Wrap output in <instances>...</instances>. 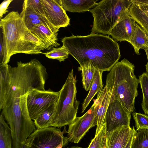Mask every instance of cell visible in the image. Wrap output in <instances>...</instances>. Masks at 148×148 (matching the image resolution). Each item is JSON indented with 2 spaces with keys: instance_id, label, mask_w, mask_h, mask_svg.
Returning <instances> with one entry per match:
<instances>
[{
  "instance_id": "obj_8",
  "label": "cell",
  "mask_w": 148,
  "mask_h": 148,
  "mask_svg": "<svg viewBox=\"0 0 148 148\" xmlns=\"http://www.w3.org/2000/svg\"><path fill=\"white\" fill-rule=\"evenodd\" d=\"M64 132L52 126L36 129L27 138L23 148H63L69 142L63 135Z\"/></svg>"
},
{
  "instance_id": "obj_29",
  "label": "cell",
  "mask_w": 148,
  "mask_h": 148,
  "mask_svg": "<svg viewBox=\"0 0 148 148\" xmlns=\"http://www.w3.org/2000/svg\"><path fill=\"white\" fill-rule=\"evenodd\" d=\"M133 119L135 123L136 130L143 128L148 127V115L137 112L132 114Z\"/></svg>"
},
{
  "instance_id": "obj_13",
  "label": "cell",
  "mask_w": 148,
  "mask_h": 148,
  "mask_svg": "<svg viewBox=\"0 0 148 148\" xmlns=\"http://www.w3.org/2000/svg\"><path fill=\"white\" fill-rule=\"evenodd\" d=\"M135 23L131 17L122 20L116 24L109 35L115 41L128 42L133 35Z\"/></svg>"
},
{
  "instance_id": "obj_36",
  "label": "cell",
  "mask_w": 148,
  "mask_h": 148,
  "mask_svg": "<svg viewBox=\"0 0 148 148\" xmlns=\"http://www.w3.org/2000/svg\"><path fill=\"white\" fill-rule=\"evenodd\" d=\"M143 49L145 50L147 56V62H148V46L145 47L144 48H143Z\"/></svg>"
},
{
  "instance_id": "obj_16",
  "label": "cell",
  "mask_w": 148,
  "mask_h": 148,
  "mask_svg": "<svg viewBox=\"0 0 148 148\" xmlns=\"http://www.w3.org/2000/svg\"><path fill=\"white\" fill-rule=\"evenodd\" d=\"M129 9L130 16L148 34V5L132 0Z\"/></svg>"
},
{
  "instance_id": "obj_17",
  "label": "cell",
  "mask_w": 148,
  "mask_h": 148,
  "mask_svg": "<svg viewBox=\"0 0 148 148\" xmlns=\"http://www.w3.org/2000/svg\"><path fill=\"white\" fill-rule=\"evenodd\" d=\"M97 0H61L62 6L66 11L81 12L89 11L95 6Z\"/></svg>"
},
{
  "instance_id": "obj_15",
  "label": "cell",
  "mask_w": 148,
  "mask_h": 148,
  "mask_svg": "<svg viewBox=\"0 0 148 148\" xmlns=\"http://www.w3.org/2000/svg\"><path fill=\"white\" fill-rule=\"evenodd\" d=\"M34 35L42 41L49 50L53 47L60 45L58 42V33H54L48 27L41 24L34 26L29 30Z\"/></svg>"
},
{
  "instance_id": "obj_9",
  "label": "cell",
  "mask_w": 148,
  "mask_h": 148,
  "mask_svg": "<svg viewBox=\"0 0 148 148\" xmlns=\"http://www.w3.org/2000/svg\"><path fill=\"white\" fill-rule=\"evenodd\" d=\"M96 99L89 110L83 116L75 118L69 125L67 131L69 141L77 143L91 128L97 125V112L101 97V90L97 93Z\"/></svg>"
},
{
  "instance_id": "obj_37",
  "label": "cell",
  "mask_w": 148,
  "mask_h": 148,
  "mask_svg": "<svg viewBox=\"0 0 148 148\" xmlns=\"http://www.w3.org/2000/svg\"><path fill=\"white\" fill-rule=\"evenodd\" d=\"M146 72L148 74V62L145 65Z\"/></svg>"
},
{
  "instance_id": "obj_3",
  "label": "cell",
  "mask_w": 148,
  "mask_h": 148,
  "mask_svg": "<svg viewBox=\"0 0 148 148\" xmlns=\"http://www.w3.org/2000/svg\"><path fill=\"white\" fill-rule=\"evenodd\" d=\"M135 66L124 58L118 62L107 74L106 85L111 93V98L119 101L124 108L132 113L135 109L136 97L139 83L134 75Z\"/></svg>"
},
{
  "instance_id": "obj_5",
  "label": "cell",
  "mask_w": 148,
  "mask_h": 148,
  "mask_svg": "<svg viewBox=\"0 0 148 148\" xmlns=\"http://www.w3.org/2000/svg\"><path fill=\"white\" fill-rule=\"evenodd\" d=\"M132 0H102L89 11L93 18L91 34L109 35L120 21L131 17Z\"/></svg>"
},
{
  "instance_id": "obj_20",
  "label": "cell",
  "mask_w": 148,
  "mask_h": 148,
  "mask_svg": "<svg viewBox=\"0 0 148 148\" xmlns=\"http://www.w3.org/2000/svg\"><path fill=\"white\" fill-rule=\"evenodd\" d=\"M103 72L97 70L95 71L91 86L82 105V112H84L95 95L103 88L102 77Z\"/></svg>"
},
{
  "instance_id": "obj_33",
  "label": "cell",
  "mask_w": 148,
  "mask_h": 148,
  "mask_svg": "<svg viewBox=\"0 0 148 148\" xmlns=\"http://www.w3.org/2000/svg\"><path fill=\"white\" fill-rule=\"evenodd\" d=\"M4 46L3 43V36L1 35L0 41V63L2 61L4 54Z\"/></svg>"
},
{
  "instance_id": "obj_4",
  "label": "cell",
  "mask_w": 148,
  "mask_h": 148,
  "mask_svg": "<svg viewBox=\"0 0 148 148\" xmlns=\"http://www.w3.org/2000/svg\"><path fill=\"white\" fill-rule=\"evenodd\" d=\"M27 95V93L13 99L1 109L10 128L12 148H23L27 138L36 130L28 110Z\"/></svg>"
},
{
  "instance_id": "obj_22",
  "label": "cell",
  "mask_w": 148,
  "mask_h": 148,
  "mask_svg": "<svg viewBox=\"0 0 148 148\" xmlns=\"http://www.w3.org/2000/svg\"><path fill=\"white\" fill-rule=\"evenodd\" d=\"M56 104V103L52 105L34 120L37 129L50 126L55 112Z\"/></svg>"
},
{
  "instance_id": "obj_19",
  "label": "cell",
  "mask_w": 148,
  "mask_h": 148,
  "mask_svg": "<svg viewBox=\"0 0 148 148\" xmlns=\"http://www.w3.org/2000/svg\"><path fill=\"white\" fill-rule=\"evenodd\" d=\"M128 42L133 47L135 53L139 55V50L148 46V34L136 22L133 35Z\"/></svg>"
},
{
  "instance_id": "obj_31",
  "label": "cell",
  "mask_w": 148,
  "mask_h": 148,
  "mask_svg": "<svg viewBox=\"0 0 148 148\" xmlns=\"http://www.w3.org/2000/svg\"><path fill=\"white\" fill-rule=\"evenodd\" d=\"M27 6L36 12L45 16L41 0H25Z\"/></svg>"
},
{
  "instance_id": "obj_14",
  "label": "cell",
  "mask_w": 148,
  "mask_h": 148,
  "mask_svg": "<svg viewBox=\"0 0 148 148\" xmlns=\"http://www.w3.org/2000/svg\"><path fill=\"white\" fill-rule=\"evenodd\" d=\"M132 131V128L130 126H124L107 133L108 148H125Z\"/></svg>"
},
{
  "instance_id": "obj_24",
  "label": "cell",
  "mask_w": 148,
  "mask_h": 148,
  "mask_svg": "<svg viewBox=\"0 0 148 148\" xmlns=\"http://www.w3.org/2000/svg\"><path fill=\"white\" fill-rule=\"evenodd\" d=\"M131 148H148V127L135 130Z\"/></svg>"
},
{
  "instance_id": "obj_11",
  "label": "cell",
  "mask_w": 148,
  "mask_h": 148,
  "mask_svg": "<svg viewBox=\"0 0 148 148\" xmlns=\"http://www.w3.org/2000/svg\"><path fill=\"white\" fill-rule=\"evenodd\" d=\"M131 114L119 101L110 98L104 122L107 133L111 132L120 127L130 126Z\"/></svg>"
},
{
  "instance_id": "obj_10",
  "label": "cell",
  "mask_w": 148,
  "mask_h": 148,
  "mask_svg": "<svg viewBox=\"0 0 148 148\" xmlns=\"http://www.w3.org/2000/svg\"><path fill=\"white\" fill-rule=\"evenodd\" d=\"M59 91L32 89L27 93V103L30 118L34 120L51 106L57 103Z\"/></svg>"
},
{
  "instance_id": "obj_32",
  "label": "cell",
  "mask_w": 148,
  "mask_h": 148,
  "mask_svg": "<svg viewBox=\"0 0 148 148\" xmlns=\"http://www.w3.org/2000/svg\"><path fill=\"white\" fill-rule=\"evenodd\" d=\"M13 0H4L0 5V19H1L3 15L8 12V7Z\"/></svg>"
},
{
  "instance_id": "obj_2",
  "label": "cell",
  "mask_w": 148,
  "mask_h": 148,
  "mask_svg": "<svg viewBox=\"0 0 148 148\" xmlns=\"http://www.w3.org/2000/svg\"><path fill=\"white\" fill-rule=\"evenodd\" d=\"M48 77L46 68L36 59L18 62L15 67L0 64V97L17 91L25 95L33 89L45 90Z\"/></svg>"
},
{
  "instance_id": "obj_35",
  "label": "cell",
  "mask_w": 148,
  "mask_h": 148,
  "mask_svg": "<svg viewBox=\"0 0 148 148\" xmlns=\"http://www.w3.org/2000/svg\"><path fill=\"white\" fill-rule=\"evenodd\" d=\"M134 1L148 5V0H133Z\"/></svg>"
},
{
  "instance_id": "obj_26",
  "label": "cell",
  "mask_w": 148,
  "mask_h": 148,
  "mask_svg": "<svg viewBox=\"0 0 148 148\" xmlns=\"http://www.w3.org/2000/svg\"><path fill=\"white\" fill-rule=\"evenodd\" d=\"M105 124L103 125L97 135L91 140L87 148H108V140Z\"/></svg>"
},
{
  "instance_id": "obj_38",
  "label": "cell",
  "mask_w": 148,
  "mask_h": 148,
  "mask_svg": "<svg viewBox=\"0 0 148 148\" xmlns=\"http://www.w3.org/2000/svg\"><path fill=\"white\" fill-rule=\"evenodd\" d=\"M67 148H82V147H79V146H72L70 148L67 147Z\"/></svg>"
},
{
  "instance_id": "obj_34",
  "label": "cell",
  "mask_w": 148,
  "mask_h": 148,
  "mask_svg": "<svg viewBox=\"0 0 148 148\" xmlns=\"http://www.w3.org/2000/svg\"><path fill=\"white\" fill-rule=\"evenodd\" d=\"M135 130V129L134 128V127L133 126L132 128V131L131 136L127 143V144L125 148H131V145L132 140Z\"/></svg>"
},
{
  "instance_id": "obj_28",
  "label": "cell",
  "mask_w": 148,
  "mask_h": 148,
  "mask_svg": "<svg viewBox=\"0 0 148 148\" xmlns=\"http://www.w3.org/2000/svg\"><path fill=\"white\" fill-rule=\"evenodd\" d=\"M20 14L23 17L25 23L34 19H47L45 16L36 12L27 6L24 1L23 5L22 11Z\"/></svg>"
},
{
  "instance_id": "obj_18",
  "label": "cell",
  "mask_w": 148,
  "mask_h": 148,
  "mask_svg": "<svg viewBox=\"0 0 148 148\" xmlns=\"http://www.w3.org/2000/svg\"><path fill=\"white\" fill-rule=\"evenodd\" d=\"M101 92L100 102L97 114V124L95 135L99 132L104 123L106 112L110 103L111 96V92L106 85L101 90Z\"/></svg>"
},
{
  "instance_id": "obj_6",
  "label": "cell",
  "mask_w": 148,
  "mask_h": 148,
  "mask_svg": "<svg viewBox=\"0 0 148 148\" xmlns=\"http://www.w3.org/2000/svg\"><path fill=\"white\" fill-rule=\"evenodd\" d=\"M76 77L72 69L59 91L55 112L50 126L59 128L69 125L76 117L80 102L76 98Z\"/></svg>"
},
{
  "instance_id": "obj_30",
  "label": "cell",
  "mask_w": 148,
  "mask_h": 148,
  "mask_svg": "<svg viewBox=\"0 0 148 148\" xmlns=\"http://www.w3.org/2000/svg\"><path fill=\"white\" fill-rule=\"evenodd\" d=\"M25 38L26 41L35 44L41 51L45 49L49 50L48 47L44 42L33 34L28 29L25 32Z\"/></svg>"
},
{
  "instance_id": "obj_1",
  "label": "cell",
  "mask_w": 148,
  "mask_h": 148,
  "mask_svg": "<svg viewBox=\"0 0 148 148\" xmlns=\"http://www.w3.org/2000/svg\"><path fill=\"white\" fill-rule=\"evenodd\" d=\"M61 41L80 66L90 62L97 70L109 71L121 57L118 43L107 35H72L62 38Z\"/></svg>"
},
{
  "instance_id": "obj_27",
  "label": "cell",
  "mask_w": 148,
  "mask_h": 148,
  "mask_svg": "<svg viewBox=\"0 0 148 148\" xmlns=\"http://www.w3.org/2000/svg\"><path fill=\"white\" fill-rule=\"evenodd\" d=\"M42 54L48 58L57 60L60 62L64 61L69 54L67 49L63 45L59 48L53 47L50 51L43 53Z\"/></svg>"
},
{
  "instance_id": "obj_21",
  "label": "cell",
  "mask_w": 148,
  "mask_h": 148,
  "mask_svg": "<svg viewBox=\"0 0 148 148\" xmlns=\"http://www.w3.org/2000/svg\"><path fill=\"white\" fill-rule=\"evenodd\" d=\"M0 148H12L10 128L2 114L0 116Z\"/></svg>"
},
{
  "instance_id": "obj_25",
  "label": "cell",
  "mask_w": 148,
  "mask_h": 148,
  "mask_svg": "<svg viewBox=\"0 0 148 148\" xmlns=\"http://www.w3.org/2000/svg\"><path fill=\"white\" fill-rule=\"evenodd\" d=\"M138 77L143 93L141 107L145 114L148 115V74L144 72Z\"/></svg>"
},
{
  "instance_id": "obj_23",
  "label": "cell",
  "mask_w": 148,
  "mask_h": 148,
  "mask_svg": "<svg viewBox=\"0 0 148 148\" xmlns=\"http://www.w3.org/2000/svg\"><path fill=\"white\" fill-rule=\"evenodd\" d=\"M82 71V83L83 88L86 91L89 90L92 83L94 74L96 69L90 62L78 67Z\"/></svg>"
},
{
  "instance_id": "obj_7",
  "label": "cell",
  "mask_w": 148,
  "mask_h": 148,
  "mask_svg": "<svg viewBox=\"0 0 148 148\" xmlns=\"http://www.w3.org/2000/svg\"><path fill=\"white\" fill-rule=\"evenodd\" d=\"M3 34L4 54L0 64H8L11 57L22 53L29 54L42 53L35 44L26 40V27L23 18L18 17L6 29L1 28Z\"/></svg>"
},
{
  "instance_id": "obj_12",
  "label": "cell",
  "mask_w": 148,
  "mask_h": 148,
  "mask_svg": "<svg viewBox=\"0 0 148 148\" xmlns=\"http://www.w3.org/2000/svg\"><path fill=\"white\" fill-rule=\"evenodd\" d=\"M44 15L55 28L59 29L70 25V19L63 9L61 0H41Z\"/></svg>"
}]
</instances>
